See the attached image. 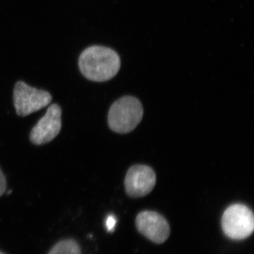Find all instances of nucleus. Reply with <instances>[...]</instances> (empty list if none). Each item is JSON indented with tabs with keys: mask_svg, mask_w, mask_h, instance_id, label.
<instances>
[{
	"mask_svg": "<svg viewBox=\"0 0 254 254\" xmlns=\"http://www.w3.org/2000/svg\"><path fill=\"white\" fill-rule=\"evenodd\" d=\"M121 66L117 52L105 46L88 47L78 58V67L84 77L90 81L105 82L115 77Z\"/></svg>",
	"mask_w": 254,
	"mask_h": 254,
	"instance_id": "obj_1",
	"label": "nucleus"
},
{
	"mask_svg": "<svg viewBox=\"0 0 254 254\" xmlns=\"http://www.w3.org/2000/svg\"><path fill=\"white\" fill-rule=\"evenodd\" d=\"M143 108L141 101L133 96H125L110 107L108 122L110 129L118 133L133 131L141 123Z\"/></svg>",
	"mask_w": 254,
	"mask_h": 254,
	"instance_id": "obj_2",
	"label": "nucleus"
},
{
	"mask_svg": "<svg viewBox=\"0 0 254 254\" xmlns=\"http://www.w3.org/2000/svg\"><path fill=\"white\" fill-rule=\"evenodd\" d=\"M222 227L225 235L232 240L247 238L254 230L253 212L240 203L230 205L222 215Z\"/></svg>",
	"mask_w": 254,
	"mask_h": 254,
	"instance_id": "obj_3",
	"label": "nucleus"
},
{
	"mask_svg": "<svg viewBox=\"0 0 254 254\" xmlns=\"http://www.w3.org/2000/svg\"><path fill=\"white\" fill-rule=\"evenodd\" d=\"M13 100L18 116L26 117L46 108L51 103L53 97L49 92L19 81L15 84Z\"/></svg>",
	"mask_w": 254,
	"mask_h": 254,
	"instance_id": "obj_4",
	"label": "nucleus"
},
{
	"mask_svg": "<svg viewBox=\"0 0 254 254\" xmlns=\"http://www.w3.org/2000/svg\"><path fill=\"white\" fill-rule=\"evenodd\" d=\"M62 128V108L54 103L50 105L46 115L32 128L30 140L33 144L41 145L53 141Z\"/></svg>",
	"mask_w": 254,
	"mask_h": 254,
	"instance_id": "obj_5",
	"label": "nucleus"
},
{
	"mask_svg": "<svg viewBox=\"0 0 254 254\" xmlns=\"http://www.w3.org/2000/svg\"><path fill=\"white\" fill-rule=\"evenodd\" d=\"M156 184V175L150 167L136 165L128 169L125 180L126 193L132 198L149 194Z\"/></svg>",
	"mask_w": 254,
	"mask_h": 254,
	"instance_id": "obj_6",
	"label": "nucleus"
},
{
	"mask_svg": "<svg viewBox=\"0 0 254 254\" xmlns=\"http://www.w3.org/2000/svg\"><path fill=\"white\" fill-rule=\"evenodd\" d=\"M136 225L142 235L155 243H163L170 236V228L168 221L156 212H141L137 216Z\"/></svg>",
	"mask_w": 254,
	"mask_h": 254,
	"instance_id": "obj_7",
	"label": "nucleus"
},
{
	"mask_svg": "<svg viewBox=\"0 0 254 254\" xmlns=\"http://www.w3.org/2000/svg\"><path fill=\"white\" fill-rule=\"evenodd\" d=\"M49 254H81V250L75 241L66 240L57 244Z\"/></svg>",
	"mask_w": 254,
	"mask_h": 254,
	"instance_id": "obj_8",
	"label": "nucleus"
},
{
	"mask_svg": "<svg viewBox=\"0 0 254 254\" xmlns=\"http://www.w3.org/2000/svg\"><path fill=\"white\" fill-rule=\"evenodd\" d=\"M117 224V219L113 215H110L107 218L106 227L108 232H113L115 230Z\"/></svg>",
	"mask_w": 254,
	"mask_h": 254,
	"instance_id": "obj_9",
	"label": "nucleus"
},
{
	"mask_svg": "<svg viewBox=\"0 0 254 254\" xmlns=\"http://www.w3.org/2000/svg\"><path fill=\"white\" fill-rule=\"evenodd\" d=\"M6 178H5L4 173H2L1 169H0V196L4 194L5 190H6Z\"/></svg>",
	"mask_w": 254,
	"mask_h": 254,
	"instance_id": "obj_10",
	"label": "nucleus"
},
{
	"mask_svg": "<svg viewBox=\"0 0 254 254\" xmlns=\"http://www.w3.org/2000/svg\"><path fill=\"white\" fill-rule=\"evenodd\" d=\"M0 254H3V253H1V252H0Z\"/></svg>",
	"mask_w": 254,
	"mask_h": 254,
	"instance_id": "obj_11",
	"label": "nucleus"
}]
</instances>
